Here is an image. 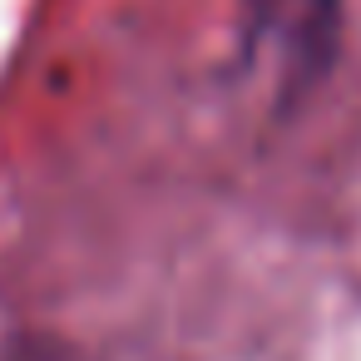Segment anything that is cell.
<instances>
[{
  "mask_svg": "<svg viewBox=\"0 0 361 361\" xmlns=\"http://www.w3.org/2000/svg\"><path fill=\"white\" fill-rule=\"evenodd\" d=\"M341 0H243V35L252 55H272L277 90L317 85L336 60Z\"/></svg>",
  "mask_w": 361,
  "mask_h": 361,
  "instance_id": "1",
  "label": "cell"
}]
</instances>
